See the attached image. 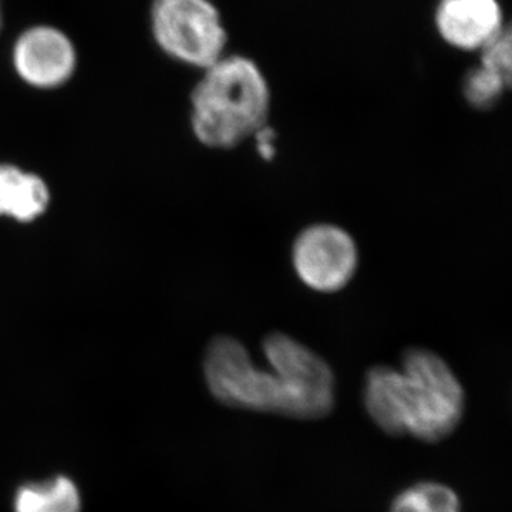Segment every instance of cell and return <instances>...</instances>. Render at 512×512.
Returning a JSON list of instances; mask_svg holds the SVG:
<instances>
[{
  "label": "cell",
  "instance_id": "1",
  "mask_svg": "<svg viewBox=\"0 0 512 512\" xmlns=\"http://www.w3.org/2000/svg\"><path fill=\"white\" fill-rule=\"evenodd\" d=\"M363 403L387 436H412L440 443L456 431L466 412V394L451 367L437 353L410 348L402 369L377 365L367 370Z\"/></svg>",
  "mask_w": 512,
  "mask_h": 512
},
{
  "label": "cell",
  "instance_id": "2",
  "mask_svg": "<svg viewBox=\"0 0 512 512\" xmlns=\"http://www.w3.org/2000/svg\"><path fill=\"white\" fill-rule=\"evenodd\" d=\"M190 106L192 133L202 146L231 150L268 126L271 86L252 57L228 52L202 70Z\"/></svg>",
  "mask_w": 512,
  "mask_h": 512
},
{
  "label": "cell",
  "instance_id": "3",
  "mask_svg": "<svg viewBox=\"0 0 512 512\" xmlns=\"http://www.w3.org/2000/svg\"><path fill=\"white\" fill-rule=\"evenodd\" d=\"M204 377L212 397L224 406L296 419L285 377L272 366L256 365L241 340L215 336L205 350Z\"/></svg>",
  "mask_w": 512,
  "mask_h": 512
},
{
  "label": "cell",
  "instance_id": "4",
  "mask_svg": "<svg viewBox=\"0 0 512 512\" xmlns=\"http://www.w3.org/2000/svg\"><path fill=\"white\" fill-rule=\"evenodd\" d=\"M150 30L158 49L174 62L202 72L229 52V33L212 0H153Z\"/></svg>",
  "mask_w": 512,
  "mask_h": 512
},
{
  "label": "cell",
  "instance_id": "5",
  "mask_svg": "<svg viewBox=\"0 0 512 512\" xmlns=\"http://www.w3.org/2000/svg\"><path fill=\"white\" fill-rule=\"evenodd\" d=\"M262 350L266 363L281 372L291 387L298 420L325 419L333 412L335 375L322 356L282 332L266 335Z\"/></svg>",
  "mask_w": 512,
  "mask_h": 512
},
{
  "label": "cell",
  "instance_id": "6",
  "mask_svg": "<svg viewBox=\"0 0 512 512\" xmlns=\"http://www.w3.org/2000/svg\"><path fill=\"white\" fill-rule=\"evenodd\" d=\"M291 259L303 285L319 293H336L355 278L359 248L345 228L320 222L296 235Z\"/></svg>",
  "mask_w": 512,
  "mask_h": 512
},
{
  "label": "cell",
  "instance_id": "7",
  "mask_svg": "<svg viewBox=\"0 0 512 512\" xmlns=\"http://www.w3.org/2000/svg\"><path fill=\"white\" fill-rule=\"evenodd\" d=\"M12 64L19 79L33 89H59L76 72V47L55 26H32L16 39Z\"/></svg>",
  "mask_w": 512,
  "mask_h": 512
},
{
  "label": "cell",
  "instance_id": "8",
  "mask_svg": "<svg viewBox=\"0 0 512 512\" xmlns=\"http://www.w3.org/2000/svg\"><path fill=\"white\" fill-rule=\"evenodd\" d=\"M434 26L448 46L481 52L503 28V10L497 0H440Z\"/></svg>",
  "mask_w": 512,
  "mask_h": 512
},
{
  "label": "cell",
  "instance_id": "9",
  "mask_svg": "<svg viewBox=\"0 0 512 512\" xmlns=\"http://www.w3.org/2000/svg\"><path fill=\"white\" fill-rule=\"evenodd\" d=\"M50 192L36 174L15 165H0V217L32 222L47 210Z\"/></svg>",
  "mask_w": 512,
  "mask_h": 512
},
{
  "label": "cell",
  "instance_id": "10",
  "mask_svg": "<svg viewBox=\"0 0 512 512\" xmlns=\"http://www.w3.org/2000/svg\"><path fill=\"white\" fill-rule=\"evenodd\" d=\"M79 491L72 480L57 477L45 484L26 485L16 495V512H80Z\"/></svg>",
  "mask_w": 512,
  "mask_h": 512
},
{
  "label": "cell",
  "instance_id": "11",
  "mask_svg": "<svg viewBox=\"0 0 512 512\" xmlns=\"http://www.w3.org/2000/svg\"><path fill=\"white\" fill-rule=\"evenodd\" d=\"M390 512H461V504L447 485L423 481L397 494Z\"/></svg>",
  "mask_w": 512,
  "mask_h": 512
},
{
  "label": "cell",
  "instance_id": "12",
  "mask_svg": "<svg viewBox=\"0 0 512 512\" xmlns=\"http://www.w3.org/2000/svg\"><path fill=\"white\" fill-rule=\"evenodd\" d=\"M507 89L503 77L483 63L471 69L463 82L464 97L471 106L480 110L493 107Z\"/></svg>",
  "mask_w": 512,
  "mask_h": 512
},
{
  "label": "cell",
  "instance_id": "13",
  "mask_svg": "<svg viewBox=\"0 0 512 512\" xmlns=\"http://www.w3.org/2000/svg\"><path fill=\"white\" fill-rule=\"evenodd\" d=\"M481 63L495 70L508 89L512 87V22L503 26L497 36L481 50Z\"/></svg>",
  "mask_w": 512,
  "mask_h": 512
},
{
  "label": "cell",
  "instance_id": "14",
  "mask_svg": "<svg viewBox=\"0 0 512 512\" xmlns=\"http://www.w3.org/2000/svg\"><path fill=\"white\" fill-rule=\"evenodd\" d=\"M254 138L256 151H258L262 160L271 161L272 158H275V131L269 127V124L268 126L262 127L261 130L255 134Z\"/></svg>",
  "mask_w": 512,
  "mask_h": 512
},
{
  "label": "cell",
  "instance_id": "15",
  "mask_svg": "<svg viewBox=\"0 0 512 512\" xmlns=\"http://www.w3.org/2000/svg\"><path fill=\"white\" fill-rule=\"evenodd\" d=\"M0 29H2V9H0Z\"/></svg>",
  "mask_w": 512,
  "mask_h": 512
}]
</instances>
